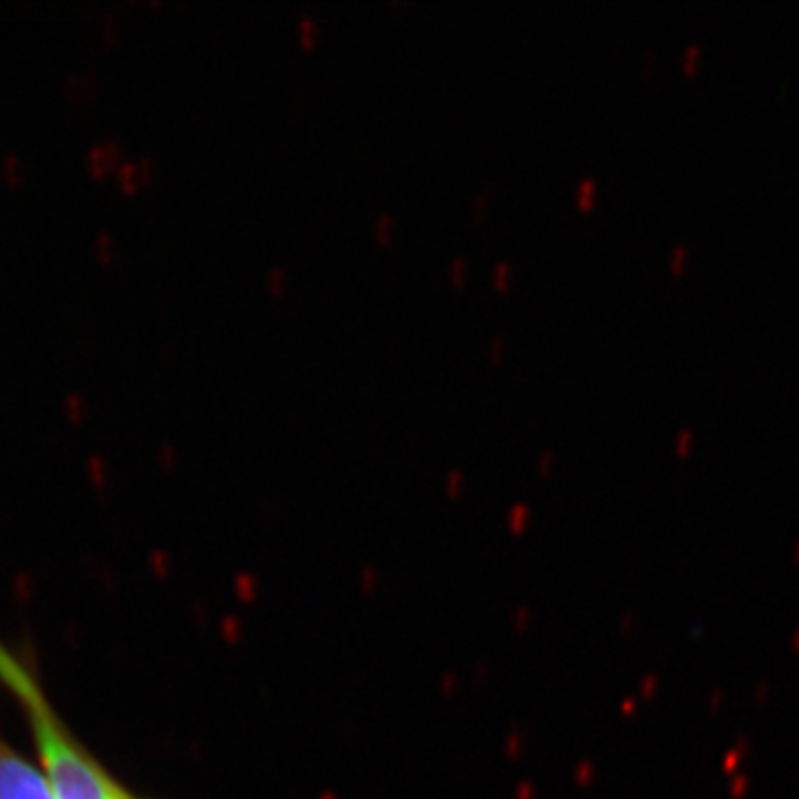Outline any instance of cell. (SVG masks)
<instances>
[{
	"mask_svg": "<svg viewBox=\"0 0 799 799\" xmlns=\"http://www.w3.org/2000/svg\"><path fill=\"white\" fill-rule=\"evenodd\" d=\"M451 273H453V282L460 285V282H462V275H465V260H462V258L453 260V264H451Z\"/></svg>",
	"mask_w": 799,
	"mask_h": 799,
	"instance_id": "6",
	"label": "cell"
},
{
	"mask_svg": "<svg viewBox=\"0 0 799 799\" xmlns=\"http://www.w3.org/2000/svg\"><path fill=\"white\" fill-rule=\"evenodd\" d=\"M391 229H394V222H391L389 216H380V218H377V222H375V231H377V235L382 238V240H389V238H391Z\"/></svg>",
	"mask_w": 799,
	"mask_h": 799,
	"instance_id": "4",
	"label": "cell"
},
{
	"mask_svg": "<svg viewBox=\"0 0 799 799\" xmlns=\"http://www.w3.org/2000/svg\"><path fill=\"white\" fill-rule=\"evenodd\" d=\"M507 275H509V266L504 264V262H500V264L495 266V280H498V285H507Z\"/></svg>",
	"mask_w": 799,
	"mask_h": 799,
	"instance_id": "7",
	"label": "cell"
},
{
	"mask_svg": "<svg viewBox=\"0 0 799 799\" xmlns=\"http://www.w3.org/2000/svg\"><path fill=\"white\" fill-rule=\"evenodd\" d=\"M127 799H134V797H131V795H129V797H127Z\"/></svg>",
	"mask_w": 799,
	"mask_h": 799,
	"instance_id": "10",
	"label": "cell"
},
{
	"mask_svg": "<svg viewBox=\"0 0 799 799\" xmlns=\"http://www.w3.org/2000/svg\"><path fill=\"white\" fill-rule=\"evenodd\" d=\"M285 280H287V275H285L282 271H280V269H271V285H273L275 289L282 287Z\"/></svg>",
	"mask_w": 799,
	"mask_h": 799,
	"instance_id": "8",
	"label": "cell"
},
{
	"mask_svg": "<svg viewBox=\"0 0 799 799\" xmlns=\"http://www.w3.org/2000/svg\"><path fill=\"white\" fill-rule=\"evenodd\" d=\"M0 799H56L43 770L0 739Z\"/></svg>",
	"mask_w": 799,
	"mask_h": 799,
	"instance_id": "2",
	"label": "cell"
},
{
	"mask_svg": "<svg viewBox=\"0 0 799 799\" xmlns=\"http://www.w3.org/2000/svg\"><path fill=\"white\" fill-rule=\"evenodd\" d=\"M578 195H580V202L582 204H588L591 202V195H593V182L591 180H584L580 189H578Z\"/></svg>",
	"mask_w": 799,
	"mask_h": 799,
	"instance_id": "5",
	"label": "cell"
},
{
	"mask_svg": "<svg viewBox=\"0 0 799 799\" xmlns=\"http://www.w3.org/2000/svg\"><path fill=\"white\" fill-rule=\"evenodd\" d=\"M300 34H302V43L311 45L313 43V34H316V25L311 18H300Z\"/></svg>",
	"mask_w": 799,
	"mask_h": 799,
	"instance_id": "3",
	"label": "cell"
},
{
	"mask_svg": "<svg viewBox=\"0 0 799 799\" xmlns=\"http://www.w3.org/2000/svg\"><path fill=\"white\" fill-rule=\"evenodd\" d=\"M0 680L18 697L30 720L36 748L40 755V770L47 777L56 799H127L129 793L122 791L111 779L100 764L91 760V755L78 746L67 728L60 724L40 691L38 682L32 677L13 653L0 642Z\"/></svg>",
	"mask_w": 799,
	"mask_h": 799,
	"instance_id": "1",
	"label": "cell"
},
{
	"mask_svg": "<svg viewBox=\"0 0 799 799\" xmlns=\"http://www.w3.org/2000/svg\"><path fill=\"white\" fill-rule=\"evenodd\" d=\"M500 351H502V338H493V342H491V358H498Z\"/></svg>",
	"mask_w": 799,
	"mask_h": 799,
	"instance_id": "9",
	"label": "cell"
}]
</instances>
